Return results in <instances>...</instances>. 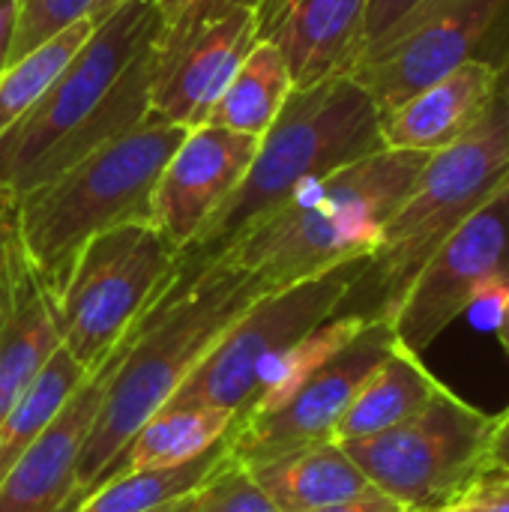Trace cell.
Returning <instances> with one entry per match:
<instances>
[{
    "instance_id": "6da1fadb",
    "label": "cell",
    "mask_w": 509,
    "mask_h": 512,
    "mask_svg": "<svg viewBox=\"0 0 509 512\" xmlns=\"http://www.w3.org/2000/svg\"><path fill=\"white\" fill-rule=\"evenodd\" d=\"M267 291L258 276L225 255L183 252L171 282L123 333L120 360L78 462L72 504L96 486L135 429L168 405L219 336Z\"/></svg>"
},
{
    "instance_id": "7a4b0ae2",
    "label": "cell",
    "mask_w": 509,
    "mask_h": 512,
    "mask_svg": "<svg viewBox=\"0 0 509 512\" xmlns=\"http://www.w3.org/2000/svg\"><path fill=\"white\" fill-rule=\"evenodd\" d=\"M159 12L126 0L102 18L51 90L0 135V189L15 201L150 114Z\"/></svg>"
},
{
    "instance_id": "3957f363",
    "label": "cell",
    "mask_w": 509,
    "mask_h": 512,
    "mask_svg": "<svg viewBox=\"0 0 509 512\" xmlns=\"http://www.w3.org/2000/svg\"><path fill=\"white\" fill-rule=\"evenodd\" d=\"M432 153L381 147L303 183L222 255L270 291L369 258Z\"/></svg>"
},
{
    "instance_id": "277c9868",
    "label": "cell",
    "mask_w": 509,
    "mask_h": 512,
    "mask_svg": "<svg viewBox=\"0 0 509 512\" xmlns=\"http://www.w3.org/2000/svg\"><path fill=\"white\" fill-rule=\"evenodd\" d=\"M189 129L144 117L66 171L15 201V234L51 297L69 279L78 252L102 231L153 222L156 180Z\"/></svg>"
},
{
    "instance_id": "5b68a950",
    "label": "cell",
    "mask_w": 509,
    "mask_h": 512,
    "mask_svg": "<svg viewBox=\"0 0 509 512\" xmlns=\"http://www.w3.org/2000/svg\"><path fill=\"white\" fill-rule=\"evenodd\" d=\"M381 147V111L354 75L294 87L273 126L258 138L255 159L240 186L183 252L198 258L222 255L303 183L327 177Z\"/></svg>"
},
{
    "instance_id": "8992f818",
    "label": "cell",
    "mask_w": 509,
    "mask_h": 512,
    "mask_svg": "<svg viewBox=\"0 0 509 512\" xmlns=\"http://www.w3.org/2000/svg\"><path fill=\"white\" fill-rule=\"evenodd\" d=\"M507 171V120L498 93L468 135L429 156L411 192L387 219L345 309L360 300L351 312L390 318L429 255L507 183Z\"/></svg>"
},
{
    "instance_id": "52a82bcc",
    "label": "cell",
    "mask_w": 509,
    "mask_h": 512,
    "mask_svg": "<svg viewBox=\"0 0 509 512\" xmlns=\"http://www.w3.org/2000/svg\"><path fill=\"white\" fill-rule=\"evenodd\" d=\"M183 258L153 222L96 234L75 258L54 297L60 345L93 369L171 282Z\"/></svg>"
},
{
    "instance_id": "ba28073f",
    "label": "cell",
    "mask_w": 509,
    "mask_h": 512,
    "mask_svg": "<svg viewBox=\"0 0 509 512\" xmlns=\"http://www.w3.org/2000/svg\"><path fill=\"white\" fill-rule=\"evenodd\" d=\"M492 426L495 414L444 384L411 420L342 447L378 492L405 510L435 512L489 471Z\"/></svg>"
},
{
    "instance_id": "9c48e42d",
    "label": "cell",
    "mask_w": 509,
    "mask_h": 512,
    "mask_svg": "<svg viewBox=\"0 0 509 512\" xmlns=\"http://www.w3.org/2000/svg\"><path fill=\"white\" fill-rule=\"evenodd\" d=\"M369 258L339 264L312 279L261 294L207 351L168 405H213L240 414L258 366L339 315L366 273Z\"/></svg>"
},
{
    "instance_id": "30bf717a",
    "label": "cell",
    "mask_w": 509,
    "mask_h": 512,
    "mask_svg": "<svg viewBox=\"0 0 509 512\" xmlns=\"http://www.w3.org/2000/svg\"><path fill=\"white\" fill-rule=\"evenodd\" d=\"M509 288L507 183L474 210L420 267L390 324L399 345L420 354L477 300Z\"/></svg>"
},
{
    "instance_id": "8fae6325",
    "label": "cell",
    "mask_w": 509,
    "mask_h": 512,
    "mask_svg": "<svg viewBox=\"0 0 509 512\" xmlns=\"http://www.w3.org/2000/svg\"><path fill=\"white\" fill-rule=\"evenodd\" d=\"M509 21V0H423L351 75L372 93L381 114L444 78L480 51Z\"/></svg>"
},
{
    "instance_id": "7c38bea8",
    "label": "cell",
    "mask_w": 509,
    "mask_h": 512,
    "mask_svg": "<svg viewBox=\"0 0 509 512\" xmlns=\"http://www.w3.org/2000/svg\"><path fill=\"white\" fill-rule=\"evenodd\" d=\"M396 342L399 339L390 318L372 315L345 348L297 384L279 405L234 420L225 438L231 459L249 468L297 447L333 441L351 399L375 366L396 348Z\"/></svg>"
},
{
    "instance_id": "4fadbf2b",
    "label": "cell",
    "mask_w": 509,
    "mask_h": 512,
    "mask_svg": "<svg viewBox=\"0 0 509 512\" xmlns=\"http://www.w3.org/2000/svg\"><path fill=\"white\" fill-rule=\"evenodd\" d=\"M123 339L81 378L54 420L15 459L0 480V512H66L75 498V474L96 423L102 396L120 360Z\"/></svg>"
},
{
    "instance_id": "5bb4252c",
    "label": "cell",
    "mask_w": 509,
    "mask_h": 512,
    "mask_svg": "<svg viewBox=\"0 0 509 512\" xmlns=\"http://www.w3.org/2000/svg\"><path fill=\"white\" fill-rule=\"evenodd\" d=\"M255 150L258 138L243 132L213 123L189 129L156 180L153 225L174 246L186 249L240 186Z\"/></svg>"
},
{
    "instance_id": "9a60e30c",
    "label": "cell",
    "mask_w": 509,
    "mask_h": 512,
    "mask_svg": "<svg viewBox=\"0 0 509 512\" xmlns=\"http://www.w3.org/2000/svg\"><path fill=\"white\" fill-rule=\"evenodd\" d=\"M255 42V9H231L207 24L174 57L156 66L150 117L186 129L204 126Z\"/></svg>"
},
{
    "instance_id": "2e32d148",
    "label": "cell",
    "mask_w": 509,
    "mask_h": 512,
    "mask_svg": "<svg viewBox=\"0 0 509 512\" xmlns=\"http://www.w3.org/2000/svg\"><path fill=\"white\" fill-rule=\"evenodd\" d=\"M369 0H261L258 42H270L288 63L294 87L351 75L366 30Z\"/></svg>"
},
{
    "instance_id": "e0dca14e",
    "label": "cell",
    "mask_w": 509,
    "mask_h": 512,
    "mask_svg": "<svg viewBox=\"0 0 509 512\" xmlns=\"http://www.w3.org/2000/svg\"><path fill=\"white\" fill-rule=\"evenodd\" d=\"M57 348L54 297L27 261L12 225L0 234V423Z\"/></svg>"
},
{
    "instance_id": "ac0fdd59",
    "label": "cell",
    "mask_w": 509,
    "mask_h": 512,
    "mask_svg": "<svg viewBox=\"0 0 509 512\" xmlns=\"http://www.w3.org/2000/svg\"><path fill=\"white\" fill-rule=\"evenodd\" d=\"M501 63L468 60L426 84L393 111L381 114V138L390 150L438 153L468 135L501 93Z\"/></svg>"
},
{
    "instance_id": "d6986e66",
    "label": "cell",
    "mask_w": 509,
    "mask_h": 512,
    "mask_svg": "<svg viewBox=\"0 0 509 512\" xmlns=\"http://www.w3.org/2000/svg\"><path fill=\"white\" fill-rule=\"evenodd\" d=\"M279 512H312L351 501L375 486L336 441L288 450L246 468Z\"/></svg>"
},
{
    "instance_id": "ffe728a7",
    "label": "cell",
    "mask_w": 509,
    "mask_h": 512,
    "mask_svg": "<svg viewBox=\"0 0 509 512\" xmlns=\"http://www.w3.org/2000/svg\"><path fill=\"white\" fill-rule=\"evenodd\" d=\"M441 387L444 381L426 369L423 357L396 342V348L375 366V372L351 399L333 432V441L351 444L381 435L423 411Z\"/></svg>"
},
{
    "instance_id": "44dd1931",
    "label": "cell",
    "mask_w": 509,
    "mask_h": 512,
    "mask_svg": "<svg viewBox=\"0 0 509 512\" xmlns=\"http://www.w3.org/2000/svg\"><path fill=\"white\" fill-rule=\"evenodd\" d=\"M234 420H237L234 411L213 408V405H165L144 426L135 429V435L123 444L114 462L102 471L96 486H102L111 477L135 474V471H159V468L183 465L207 453L213 444H219L231 432Z\"/></svg>"
},
{
    "instance_id": "7402d4cb",
    "label": "cell",
    "mask_w": 509,
    "mask_h": 512,
    "mask_svg": "<svg viewBox=\"0 0 509 512\" xmlns=\"http://www.w3.org/2000/svg\"><path fill=\"white\" fill-rule=\"evenodd\" d=\"M225 438L219 444H213L207 453H201L183 465L111 477L102 486H96L93 492H87L84 498H78L66 512H147L162 507V504H171L183 495H192L234 462Z\"/></svg>"
},
{
    "instance_id": "603a6c76",
    "label": "cell",
    "mask_w": 509,
    "mask_h": 512,
    "mask_svg": "<svg viewBox=\"0 0 509 512\" xmlns=\"http://www.w3.org/2000/svg\"><path fill=\"white\" fill-rule=\"evenodd\" d=\"M291 90L294 81L279 48L270 42H255V48L246 54L231 84L219 96L216 108L210 111L207 123L261 138L279 117Z\"/></svg>"
},
{
    "instance_id": "cb8c5ba5",
    "label": "cell",
    "mask_w": 509,
    "mask_h": 512,
    "mask_svg": "<svg viewBox=\"0 0 509 512\" xmlns=\"http://www.w3.org/2000/svg\"><path fill=\"white\" fill-rule=\"evenodd\" d=\"M372 315H357V312H339L330 321H324L321 327H315L312 333H306L303 339H297L294 345L276 351L273 357H267L258 372H255V384H252V396L246 402V408L237 414H258L267 411L273 405H279L297 384H303L318 366H324L339 348H345L369 321Z\"/></svg>"
},
{
    "instance_id": "d4e9b609",
    "label": "cell",
    "mask_w": 509,
    "mask_h": 512,
    "mask_svg": "<svg viewBox=\"0 0 509 512\" xmlns=\"http://www.w3.org/2000/svg\"><path fill=\"white\" fill-rule=\"evenodd\" d=\"M84 375L87 369L63 345L48 357V363L39 369V375L30 381V387L21 393V399L9 408V414L0 423V480L15 465V459L39 438V432L54 420V414L63 408V402L72 396Z\"/></svg>"
},
{
    "instance_id": "484cf974",
    "label": "cell",
    "mask_w": 509,
    "mask_h": 512,
    "mask_svg": "<svg viewBox=\"0 0 509 512\" xmlns=\"http://www.w3.org/2000/svg\"><path fill=\"white\" fill-rule=\"evenodd\" d=\"M93 27L96 24L90 18H78L0 72V135L12 129L51 90L57 75L87 42Z\"/></svg>"
},
{
    "instance_id": "4316f807",
    "label": "cell",
    "mask_w": 509,
    "mask_h": 512,
    "mask_svg": "<svg viewBox=\"0 0 509 512\" xmlns=\"http://www.w3.org/2000/svg\"><path fill=\"white\" fill-rule=\"evenodd\" d=\"M150 3L159 12V33L153 42L156 66H159L216 18L228 15L231 9H258L261 0H150Z\"/></svg>"
},
{
    "instance_id": "83f0119b",
    "label": "cell",
    "mask_w": 509,
    "mask_h": 512,
    "mask_svg": "<svg viewBox=\"0 0 509 512\" xmlns=\"http://www.w3.org/2000/svg\"><path fill=\"white\" fill-rule=\"evenodd\" d=\"M96 0H18V24L9 51V63L33 51L39 42L66 30L78 18H87Z\"/></svg>"
},
{
    "instance_id": "f1b7e54d",
    "label": "cell",
    "mask_w": 509,
    "mask_h": 512,
    "mask_svg": "<svg viewBox=\"0 0 509 512\" xmlns=\"http://www.w3.org/2000/svg\"><path fill=\"white\" fill-rule=\"evenodd\" d=\"M192 512H279L276 504L261 492V486L252 480V474L231 462L225 471H219L204 489Z\"/></svg>"
},
{
    "instance_id": "f546056e",
    "label": "cell",
    "mask_w": 509,
    "mask_h": 512,
    "mask_svg": "<svg viewBox=\"0 0 509 512\" xmlns=\"http://www.w3.org/2000/svg\"><path fill=\"white\" fill-rule=\"evenodd\" d=\"M435 512H509V474L495 468L483 471Z\"/></svg>"
},
{
    "instance_id": "4dcf8cb0",
    "label": "cell",
    "mask_w": 509,
    "mask_h": 512,
    "mask_svg": "<svg viewBox=\"0 0 509 512\" xmlns=\"http://www.w3.org/2000/svg\"><path fill=\"white\" fill-rule=\"evenodd\" d=\"M423 0H369L366 12V30H363V48L360 57H366L372 48H378ZM357 57V60H360ZM357 66V63H354Z\"/></svg>"
},
{
    "instance_id": "1f68e13d",
    "label": "cell",
    "mask_w": 509,
    "mask_h": 512,
    "mask_svg": "<svg viewBox=\"0 0 509 512\" xmlns=\"http://www.w3.org/2000/svg\"><path fill=\"white\" fill-rule=\"evenodd\" d=\"M312 512H411L405 510L399 501H393L390 495L372 489L366 495H357L351 501H342V504H333V507H324V510H312Z\"/></svg>"
},
{
    "instance_id": "d6a6232c",
    "label": "cell",
    "mask_w": 509,
    "mask_h": 512,
    "mask_svg": "<svg viewBox=\"0 0 509 512\" xmlns=\"http://www.w3.org/2000/svg\"><path fill=\"white\" fill-rule=\"evenodd\" d=\"M489 468L509 474V408L495 414V426L489 438Z\"/></svg>"
},
{
    "instance_id": "836d02e7",
    "label": "cell",
    "mask_w": 509,
    "mask_h": 512,
    "mask_svg": "<svg viewBox=\"0 0 509 512\" xmlns=\"http://www.w3.org/2000/svg\"><path fill=\"white\" fill-rule=\"evenodd\" d=\"M15 24H18V0H0V72L9 66Z\"/></svg>"
},
{
    "instance_id": "e575fe53",
    "label": "cell",
    "mask_w": 509,
    "mask_h": 512,
    "mask_svg": "<svg viewBox=\"0 0 509 512\" xmlns=\"http://www.w3.org/2000/svg\"><path fill=\"white\" fill-rule=\"evenodd\" d=\"M201 489H204V486H201ZM201 489L192 492V495H183V498H177V501H171V504H162V507L147 512H192L195 510V504H198V498H201Z\"/></svg>"
},
{
    "instance_id": "d590c367",
    "label": "cell",
    "mask_w": 509,
    "mask_h": 512,
    "mask_svg": "<svg viewBox=\"0 0 509 512\" xmlns=\"http://www.w3.org/2000/svg\"><path fill=\"white\" fill-rule=\"evenodd\" d=\"M12 225H15V198L6 189H0V234Z\"/></svg>"
},
{
    "instance_id": "8d00e7d4",
    "label": "cell",
    "mask_w": 509,
    "mask_h": 512,
    "mask_svg": "<svg viewBox=\"0 0 509 512\" xmlns=\"http://www.w3.org/2000/svg\"><path fill=\"white\" fill-rule=\"evenodd\" d=\"M123 3H126V0H96L87 18H90L93 24H99L102 18H108V15H111V12H114L117 6H123Z\"/></svg>"
},
{
    "instance_id": "74e56055",
    "label": "cell",
    "mask_w": 509,
    "mask_h": 512,
    "mask_svg": "<svg viewBox=\"0 0 509 512\" xmlns=\"http://www.w3.org/2000/svg\"><path fill=\"white\" fill-rule=\"evenodd\" d=\"M498 339L509 354V288L504 291V306H501V318H498Z\"/></svg>"
},
{
    "instance_id": "f35d334b",
    "label": "cell",
    "mask_w": 509,
    "mask_h": 512,
    "mask_svg": "<svg viewBox=\"0 0 509 512\" xmlns=\"http://www.w3.org/2000/svg\"><path fill=\"white\" fill-rule=\"evenodd\" d=\"M501 96H504V120H507V153H509V60L504 63V72H501ZM507 189H509V171H507Z\"/></svg>"
}]
</instances>
